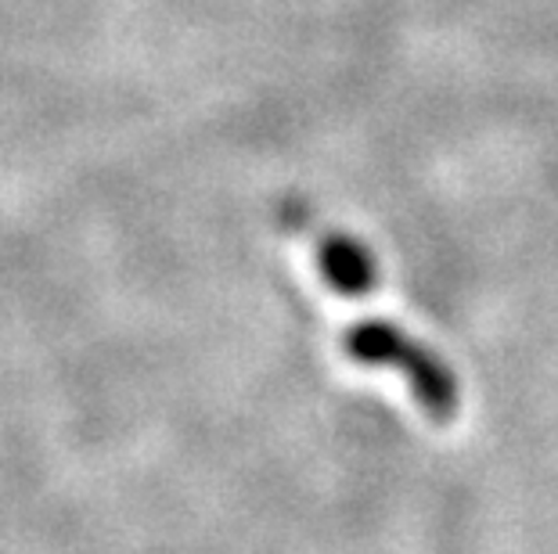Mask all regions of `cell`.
Listing matches in <instances>:
<instances>
[{
  "label": "cell",
  "mask_w": 558,
  "mask_h": 554,
  "mask_svg": "<svg viewBox=\"0 0 558 554\" xmlns=\"http://www.w3.org/2000/svg\"><path fill=\"white\" fill-rule=\"evenodd\" d=\"M347 353L357 364H375V368H397L408 374V382L433 421H450L458 415V382L425 342L411 338L403 328L383 317L357 321L347 332Z\"/></svg>",
  "instance_id": "cell-1"
},
{
  "label": "cell",
  "mask_w": 558,
  "mask_h": 554,
  "mask_svg": "<svg viewBox=\"0 0 558 554\" xmlns=\"http://www.w3.org/2000/svg\"><path fill=\"white\" fill-rule=\"evenodd\" d=\"M317 263L320 274L339 296L361 299L375 288V259L364 249L357 238L342 231H328L325 238L317 242Z\"/></svg>",
  "instance_id": "cell-2"
}]
</instances>
